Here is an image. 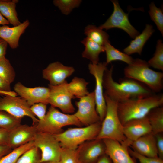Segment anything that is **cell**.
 I'll return each mask as SVG.
<instances>
[{"mask_svg": "<svg viewBox=\"0 0 163 163\" xmlns=\"http://www.w3.org/2000/svg\"><path fill=\"white\" fill-rule=\"evenodd\" d=\"M67 83L55 86L49 85V104L51 106L59 108L66 114L73 113L75 110L71 101L72 99L75 98L68 89Z\"/></svg>", "mask_w": 163, "mask_h": 163, "instance_id": "obj_12", "label": "cell"}, {"mask_svg": "<svg viewBox=\"0 0 163 163\" xmlns=\"http://www.w3.org/2000/svg\"><path fill=\"white\" fill-rule=\"evenodd\" d=\"M30 24L26 20L19 25L10 27L8 25L0 26V38L5 41L12 49L19 46V39Z\"/></svg>", "mask_w": 163, "mask_h": 163, "instance_id": "obj_19", "label": "cell"}, {"mask_svg": "<svg viewBox=\"0 0 163 163\" xmlns=\"http://www.w3.org/2000/svg\"><path fill=\"white\" fill-rule=\"evenodd\" d=\"M128 150L130 155L137 159L139 163H163V160L157 157H149L141 155L129 149Z\"/></svg>", "mask_w": 163, "mask_h": 163, "instance_id": "obj_36", "label": "cell"}, {"mask_svg": "<svg viewBox=\"0 0 163 163\" xmlns=\"http://www.w3.org/2000/svg\"><path fill=\"white\" fill-rule=\"evenodd\" d=\"M82 1L80 0H54L53 3L62 14L67 15L69 14L74 8L78 7Z\"/></svg>", "mask_w": 163, "mask_h": 163, "instance_id": "obj_34", "label": "cell"}, {"mask_svg": "<svg viewBox=\"0 0 163 163\" xmlns=\"http://www.w3.org/2000/svg\"><path fill=\"white\" fill-rule=\"evenodd\" d=\"M81 42L85 46V50L82 53V57L89 59L93 64H98L100 54L105 52L104 46L96 43L87 37L84 38Z\"/></svg>", "mask_w": 163, "mask_h": 163, "instance_id": "obj_22", "label": "cell"}, {"mask_svg": "<svg viewBox=\"0 0 163 163\" xmlns=\"http://www.w3.org/2000/svg\"><path fill=\"white\" fill-rule=\"evenodd\" d=\"M8 45L5 41L0 38V58L5 56Z\"/></svg>", "mask_w": 163, "mask_h": 163, "instance_id": "obj_41", "label": "cell"}, {"mask_svg": "<svg viewBox=\"0 0 163 163\" xmlns=\"http://www.w3.org/2000/svg\"><path fill=\"white\" fill-rule=\"evenodd\" d=\"M103 140L105 146V153L112 163H135L128 150L132 142L127 139L120 142L110 139Z\"/></svg>", "mask_w": 163, "mask_h": 163, "instance_id": "obj_13", "label": "cell"}, {"mask_svg": "<svg viewBox=\"0 0 163 163\" xmlns=\"http://www.w3.org/2000/svg\"><path fill=\"white\" fill-rule=\"evenodd\" d=\"M163 104V94H154L146 97L131 99L118 103V114L123 125L130 120L146 116L151 110Z\"/></svg>", "mask_w": 163, "mask_h": 163, "instance_id": "obj_2", "label": "cell"}, {"mask_svg": "<svg viewBox=\"0 0 163 163\" xmlns=\"http://www.w3.org/2000/svg\"><path fill=\"white\" fill-rule=\"evenodd\" d=\"M101 123V122H99L83 127L69 128L54 136L62 148L76 149L84 142L96 138Z\"/></svg>", "mask_w": 163, "mask_h": 163, "instance_id": "obj_5", "label": "cell"}, {"mask_svg": "<svg viewBox=\"0 0 163 163\" xmlns=\"http://www.w3.org/2000/svg\"><path fill=\"white\" fill-rule=\"evenodd\" d=\"M154 31L152 25L146 24L142 33L137 36L130 42L129 45L123 49L124 53L129 56L136 53L141 55L144 46Z\"/></svg>", "mask_w": 163, "mask_h": 163, "instance_id": "obj_21", "label": "cell"}, {"mask_svg": "<svg viewBox=\"0 0 163 163\" xmlns=\"http://www.w3.org/2000/svg\"><path fill=\"white\" fill-rule=\"evenodd\" d=\"M84 34L87 37L103 46L106 43L110 42L108 34L103 30L94 25L87 26L84 29Z\"/></svg>", "mask_w": 163, "mask_h": 163, "instance_id": "obj_26", "label": "cell"}, {"mask_svg": "<svg viewBox=\"0 0 163 163\" xmlns=\"http://www.w3.org/2000/svg\"><path fill=\"white\" fill-rule=\"evenodd\" d=\"M123 130L126 139L132 142L152 132L151 128L147 116L127 122L123 125Z\"/></svg>", "mask_w": 163, "mask_h": 163, "instance_id": "obj_18", "label": "cell"}, {"mask_svg": "<svg viewBox=\"0 0 163 163\" xmlns=\"http://www.w3.org/2000/svg\"><path fill=\"white\" fill-rule=\"evenodd\" d=\"M104 96L107 106L106 112L96 139H110L122 142L126 138L123 133V125L118 114V103L104 94Z\"/></svg>", "mask_w": 163, "mask_h": 163, "instance_id": "obj_4", "label": "cell"}, {"mask_svg": "<svg viewBox=\"0 0 163 163\" xmlns=\"http://www.w3.org/2000/svg\"><path fill=\"white\" fill-rule=\"evenodd\" d=\"M161 133L155 135L158 157L163 159V136Z\"/></svg>", "mask_w": 163, "mask_h": 163, "instance_id": "obj_38", "label": "cell"}, {"mask_svg": "<svg viewBox=\"0 0 163 163\" xmlns=\"http://www.w3.org/2000/svg\"><path fill=\"white\" fill-rule=\"evenodd\" d=\"M147 62L149 66L163 71V43L161 40L157 41L154 56Z\"/></svg>", "mask_w": 163, "mask_h": 163, "instance_id": "obj_31", "label": "cell"}, {"mask_svg": "<svg viewBox=\"0 0 163 163\" xmlns=\"http://www.w3.org/2000/svg\"><path fill=\"white\" fill-rule=\"evenodd\" d=\"M14 89L16 94L26 101L30 106L39 103L49 104L50 93L49 87L42 86L28 87L18 82L15 84Z\"/></svg>", "mask_w": 163, "mask_h": 163, "instance_id": "obj_15", "label": "cell"}, {"mask_svg": "<svg viewBox=\"0 0 163 163\" xmlns=\"http://www.w3.org/2000/svg\"><path fill=\"white\" fill-rule=\"evenodd\" d=\"M111 1L113 5V11L106 21L99 27L106 30L113 28L120 29L127 33L131 38H135L139 33L130 23L128 14L121 8L118 1Z\"/></svg>", "mask_w": 163, "mask_h": 163, "instance_id": "obj_9", "label": "cell"}, {"mask_svg": "<svg viewBox=\"0 0 163 163\" xmlns=\"http://www.w3.org/2000/svg\"><path fill=\"white\" fill-rule=\"evenodd\" d=\"M47 105L43 103L34 104L30 107L32 113L38 118L39 121L43 120L46 114Z\"/></svg>", "mask_w": 163, "mask_h": 163, "instance_id": "obj_37", "label": "cell"}, {"mask_svg": "<svg viewBox=\"0 0 163 163\" xmlns=\"http://www.w3.org/2000/svg\"><path fill=\"white\" fill-rule=\"evenodd\" d=\"M40 152L38 149L34 146L24 153L16 163H41Z\"/></svg>", "mask_w": 163, "mask_h": 163, "instance_id": "obj_32", "label": "cell"}, {"mask_svg": "<svg viewBox=\"0 0 163 163\" xmlns=\"http://www.w3.org/2000/svg\"><path fill=\"white\" fill-rule=\"evenodd\" d=\"M9 132L0 128V145H7Z\"/></svg>", "mask_w": 163, "mask_h": 163, "instance_id": "obj_40", "label": "cell"}, {"mask_svg": "<svg viewBox=\"0 0 163 163\" xmlns=\"http://www.w3.org/2000/svg\"><path fill=\"white\" fill-rule=\"evenodd\" d=\"M21 120L6 112L0 110V128L9 132L21 124Z\"/></svg>", "mask_w": 163, "mask_h": 163, "instance_id": "obj_30", "label": "cell"}, {"mask_svg": "<svg viewBox=\"0 0 163 163\" xmlns=\"http://www.w3.org/2000/svg\"><path fill=\"white\" fill-rule=\"evenodd\" d=\"M76 150L82 163H96L105 154V145L101 139H95L86 141L79 145Z\"/></svg>", "mask_w": 163, "mask_h": 163, "instance_id": "obj_14", "label": "cell"}, {"mask_svg": "<svg viewBox=\"0 0 163 163\" xmlns=\"http://www.w3.org/2000/svg\"><path fill=\"white\" fill-rule=\"evenodd\" d=\"M11 91L10 84L0 77V94L7 95Z\"/></svg>", "mask_w": 163, "mask_h": 163, "instance_id": "obj_39", "label": "cell"}, {"mask_svg": "<svg viewBox=\"0 0 163 163\" xmlns=\"http://www.w3.org/2000/svg\"><path fill=\"white\" fill-rule=\"evenodd\" d=\"M81 127L82 124L74 114L62 113L51 106L44 119L36 125L37 132L56 135L62 132V128L69 125Z\"/></svg>", "mask_w": 163, "mask_h": 163, "instance_id": "obj_6", "label": "cell"}, {"mask_svg": "<svg viewBox=\"0 0 163 163\" xmlns=\"http://www.w3.org/2000/svg\"><path fill=\"white\" fill-rule=\"evenodd\" d=\"M106 62H99L97 64L90 63L88 65L90 73L94 77L95 80L94 92L96 108L101 122L105 116L107 106L104 96L103 78L105 71L107 69Z\"/></svg>", "mask_w": 163, "mask_h": 163, "instance_id": "obj_10", "label": "cell"}, {"mask_svg": "<svg viewBox=\"0 0 163 163\" xmlns=\"http://www.w3.org/2000/svg\"><path fill=\"white\" fill-rule=\"evenodd\" d=\"M12 150L7 145H0V159L11 152Z\"/></svg>", "mask_w": 163, "mask_h": 163, "instance_id": "obj_42", "label": "cell"}, {"mask_svg": "<svg viewBox=\"0 0 163 163\" xmlns=\"http://www.w3.org/2000/svg\"><path fill=\"white\" fill-rule=\"evenodd\" d=\"M30 107L20 97L6 95L0 98V110L6 112L18 118L28 117L32 120L33 125H36L39 120L31 112Z\"/></svg>", "mask_w": 163, "mask_h": 163, "instance_id": "obj_8", "label": "cell"}, {"mask_svg": "<svg viewBox=\"0 0 163 163\" xmlns=\"http://www.w3.org/2000/svg\"><path fill=\"white\" fill-rule=\"evenodd\" d=\"M9 23L0 12V25H8Z\"/></svg>", "mask_w": 163, "mask_h": 163, "instance_id": "obj_44", "label": "cell"}, {"mask_svg": "<svg viewBox=\"0 0 163 163\" xmlns=\"http://www.w3.org/2000/svg\"><path fill=\"white\" fill-rule=\"evenodd\" d=\"M152 133L154 135L163 132V107L162 106L151 110L147 115Z\"/></svg>", "mask_w": 163, "mask_h": 163, "instance_id": "obj_24", "label": "cell"}, {"mask_svg": "<svg viewBox=\"0 0 163 163\" xmlns=\"http://www.w3.org/2000/svg\"><path fill=\"white\" fill-rule=\"evenodd\" d=\"M96 163H112L110 158L105 154L98 159Z\"/></svg>", "mask_w": 163, "mask_h": 163, "instance_id": "obj_43", "label": "cell"}, {"mask_svg": "<svg viewBox=\"0 0 163 163\" xmlns=\"http://www.w3.org/2000/svg\"><path fill=\"white\" fill-rule=\"evenodd\" d=\"M75 70L72 67L65 66L59 62H56L50 64L43 70L42 76L49 81V85L56 86L67 82L66 79Z\"/></svg>", "mask_w": 163, "mask_h": 163, "instance_id": "obj_16", "label": "cell"}, {"mask_svg": "<svg viewBox=\"0 0 163 163\" xmlns=\"http://www.w3.org/2000/svg\"><path fill=\"white\" fill-rule=\"evenodd\" d=\"M60 163H82L80 160L76 149L62 148Z\"/></svg>", "mask_w": 163, "mask_h": 163, "instance_id": "obj_35", "label": "cell"}, {"mask_svg": "<svg viewBox=\"0 0 163 163\" xmlns=\"http://www.w3.org/2000/svg\"><path fill=\"white\" fill-rule=\"evenodd\" d=\"M106 56V63L108 65L112 61L119 60L128 65L130 64L134 59L130 56L121 52L112 46L110 42L106 43L104 46Z\"/></svg>", "mask_w": 163, "mask_h": 163, "instance_id": "obj_25", "label": "cell"}, {"mask_svg": "<svg viewBox=\"0 0 163 163\" xmlns=\"http://www.w3.org/2000/svg\"><path fill=\"white\" fill-rule=\"evenodd\" d=\"M34 146L33 141L13 149L0 159V163H16L24 153Z\"/></svg>", "mask_w": 163, "mask_h": 163, "instance_id": "obj_28", "label": "cell"}, {"mask_svg": "<svg viewBox=\"0 0 163 163\" xmlns=\"http://www.w3.org/2000/svg\"><path fill=\"white\" fill-rule=\"evenodd\" d=\"M75 105L78 109L74 114L82 125L86 126L101 122L96 110L94 91L80 98Z\"/></svg>", "mask_w": 163, "mask_h": 163, "instance_id": "obj_11", "label": "cell"}, {"mask_svg": "<svg viewBox=\"0 0 163 163\" xmlns=\"http://www.w3.org/2000/svg\"><path fill=\"white\" fill-rule=\"evenodd\" d=\"M149 13L151 20L155 23L158 30L163 36V13L160 8L157 7L153 2L149 5Z\"/></svg>", "mask_w": 163, "mask_h": 163, "instance_id": "obj_33", "label": "cell"}, {"mask_svg": "<svg viewBox=\"0 0 163 163\" xmlns=\"http://www.w3.org/2000/svg\"><path fill=\"white\" fill-rule=\"evenodd\" d=\"M113 66L107 69L103 78V85L105 89L104 93L117 103L130 99L139 98L150 96L154 93L145 85L129 78L121 79L119 82L112 77Z\"/></svg>", "mask_w": 163, "mask_h": 163, "instance_id": "obj_1", "label": "cell"}, {"mask_svg": "<svg viewBox=\"0 0 163 163\" xmlns=\"http://www.w3.org/2000/svg\"><path fill=\"white\" fill-rule=\"evenodd\" d=\"M131 145L138 153L149 157H158L155 135L152 132L133 141Z\"/></svg>", "mask_w": 163, "mask_h": 163, "instance_id": "obj_20", "label": "cell"}, {"mask_svg": "<svg viewBox=\"0 0 163 163\" xmlns=\"http://www.w3.org/2000/svg\"><path fill=\"white\" fill-rule=\"evenodd\" d=\"M124 74L126 78L145 85L154 93L159 92L163 88V73L151 69L144 60L134 59L124 69Z\"/></svg>", "mask_w": 163, "mask_h": 163, "instance_id": "obj_3", "label": "cell"}, {"mask_svg": "<svg viewBox=\"0 0 163 163\" xmlns=\"http://www.w3.org/2000/svg\"><path fill=\"white\" fill-rule=\"evenodd\" d=\"M14 69L5 56L0 58V77L11 84L15 77Z\"/></svg>", "mask_w": 163, "mask_h": 163, "instance_id": "obj_29", "label": "cell"}, {"mask_svg": "<svg viewBox=\"0 0 163 163\" xmlns=\"http://www.w3.org/2000/svg\"><path fill=\"white\" fill-rule=\"evenodd\" d=\"M44 163H60L59 161H49Z\"/></svg>", "mask_w": 163, "mask_h": 163, "instance_id": "obj_45", "label": "cell"}, {"mask_svg": "<svg viewBox=\"0 0 163 163\" xmlns=\"http://www.w3.org/2000/svg\"><path fill=\"white\" fill-rule=\"evenodd\" d=\"M37 132L36 125L20 124L9 132L7 145L13 149L33 141Z\"/></svg>", "mask_w": 163, "mask_h": 163, "instance_id": "obj_17", "label": "cell"}, {"mask_svg": "<svg viewBox=\"0 0 163 163\" xmlns=\"http://www.w3.org/2000/svg\"><path fill=\"white\" fill-rule=\"evenodd\" d=\"M88 83L84 79L75 77L66 86L71 94L77 98H80L88 94L89 92L87 86Z\"/></svg>", "mask_w": 163, "mask_h": 163, "instance_id": "obj_27", "label": "cell"}, {"mask_svg": "<svg viewBox=\"0 0 163 163\" xmlns=\"http://www.w3.org/2000/svg\"><path fill=\"white\" fill-rule=\"evenodd\" d=\"M18 0H0V12L13 26L20 25V22L16 10Z\"/></svg>", "mask_w": 163, "mask_h": 163, "instance_id": "obj_23", "label": "cell"}, {"mask_svg": "<svg viewBox=\"0 0 163 163\" xmlns=\"http://www.w3.org/2000/svg\"><path fill=\"white\" fill-rule=\"evenodd\" d=\"M33 141L40 152L41 163L59 161L62 148L54 135L37 132Z\"/></svg>", "mask_w": 163, "mask_h": 163, "instance_id": "obj_7", "label": "cell"}]
</instances>
